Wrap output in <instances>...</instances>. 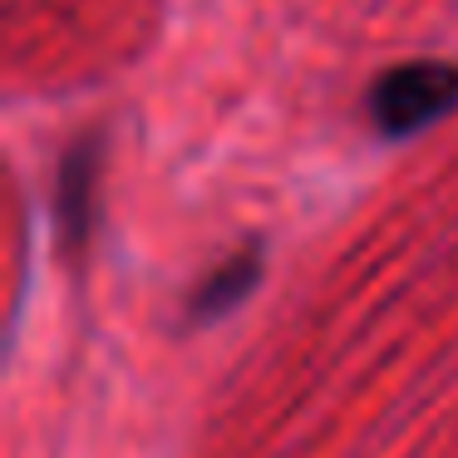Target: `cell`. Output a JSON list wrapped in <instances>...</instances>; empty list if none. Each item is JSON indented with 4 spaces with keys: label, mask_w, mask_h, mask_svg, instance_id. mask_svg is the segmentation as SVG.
Here are the masks:
<instances>
[{
    "label": "cell",
    "mask_w": 458,
    "mask_h": 458,
    "mask_svg": "<svg viewBox=\"0 0 458 458\" xmlns=\"http://www.w3.org/2000/svg\"><path fill=\"white\" fill-rule=\"evenodd\" d=\"M251 276H257V257H232L227 267H217L208 281L198 286V301H192V310L198 316H222V310L232 306L237 296H247V286H251Z\"/></svg>",
    "instance_id": "obj_2"
},
{
    "label": "cell",
    "mask_w": 458,
    "mask_h": 458,
    "mask_svg": "<svg viewBox=\"0 0 458 458\" xmlns=\"http://www.w3.org/2000/svg\"><path fill=\"white\" fill-rule=\"evenodd\" d=\"M89 173H94V148H74L64 158V222H70V242H84V202H89Z\"/></svg>",
    "instance_id": "obj_3"
},
{
    "label": "cell",
    "mask_w": 458,
    "mask_h": 458,
    "mask_svg": "<svg viewBox=\"0 0 458 458\" xmlns=\"http://www.w3.org/2000/svg\"><path fill=\"white\" fill-rule=\"evenodd\" d=\"M458 104V64L409 60L369 84V119L379 133H414Z\"/></svg>",
    "instance_id": "obj_1"
}]
</instances>
